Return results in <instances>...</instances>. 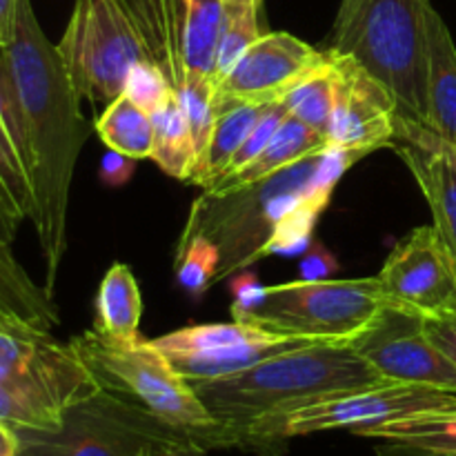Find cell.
Instances as JSON below:
<instances>
[{"label":"cell","instance_id":"4dcf8cb0","mask_svg":"<svg viewBox=\"0 0 456 456\" xmlns=\"http://www.w3.org/2000/svg\"><path fill=\"white\" fill-rule=\"evenodd\" d=\"M338 270V261L321 240L310 243L298 265V274L303 281H328Z\"/></svg>","mask_w":456,"mask_h":456},{"label":"cell","instance_id":"8fae6325","mask_svg":"<svg viewBox=\"0 0 456 456\" xmlns=\"http://www.w3.org/2000/svg\"><path fill=\"white\" fill-rule=\"evenodd\" d=\"M386 305L435 321L456 305V261L435 225L405 234L377 274Z\"/></svg>","mask_w":456,"mask_h":456},{"label":"cell","instance_id":"8d00e7d4","mask_svg":"<svg viewBox=\"0 0 456 456\" xmlns=\"http://www.w3.org/2000/svg\"><path fill=\"white\" fill-rule=\"evenodd\" d=\"M18 454V436L13 426L0 419V456H16Z\"/></svg>","mask_w":456,"mask_h":456},{"label":"cell","instance_id":"7c38bea8","mask_svg":"<svg viewBox=\"0 0 456 456\" xmlns=\"http://www.w3.org/2000/svg\"><path fill=\"white\" fill-rule=\"evenodd\" d=\"M347 346L386 381L456 392V363L428 338L419 316L386 305Z\"/></svg>","mask_w":456,"mask_h":456},{"label":"cell","instance_id":"277c9868","mask_svg":"<svg viewBox=\"0 0 456 456\" xmlns=\"http://www.w3.org/2000/svg\"><path fill=\"white\" fill-rule=\"evenodd\" d=\"M386 307L377 276L341 281H248L234 289L232 316L288 337L347 346Z\"/></svg>","mask_w":456,"mask_h":456},{"label":"cell","instance_id":"e0dca14e","mask_svg":"<svg viewBox=\"0 0 456 456\" xmlns=\"http://www.w3.org/2000/svg\"><path fill=\"white\" fill-rule=\"evenodd\" d=\"M328 147V138L321 136L314 129H310L307 125H303L301 120H297L294 116L288 114V118L281 123V127L276 129L274 136L270 138L265 150H263L248 167L232 174V176L221 178V181H216L214 185H209L208 190L203 191H209V194H227V191L239 190V187L261 183L265 181V178L276 176V174L294 167V165L303 163V160L321 156Z\"/></svg>","mask_w":456,"mask_h":456},{"label":"cell","instance_id":"3957f363","mask_svg":"<svg viewBox=\"0 0 456 456\" xmlns=\"http://www.w3.org/2000/svg\"><path fill=\"white\" fill-rule=\"evenodd\" d=\"M430 0H341L330 47L377 76L405 118L426 116V29Z\"/></svg>","mask_w":456,"mask_h":456},{"label":"cell","instance_id":"ba28073f","mask_svg":"<svg viewBox=\"0 0 456 456\" xmlns=\"http://www.w3.org/2000/svg\"><path fill=\"white\" fill-rule=\"evenodd\" d=\"M56 47L78 96L105 107L123 96L132 67L150 61L125 0H76Z\"/></svg>","mask_w":456,"mask_h":456},{"label":"cell","instance_id":"2e32d148","mask_svg":"<svg viewBox=\"0 0 456 456\" xmlns=\"http://www.w3.org/2000/svg\"><path fill=\"white\" fill-rule=\"evenodd\" d=\"M395 151L414 176L432 212V225L456 261V163L435 150L412 141H395Z\"/></svg>","mask_w":456,"mask_h":456},{"label":"cell","instance_id":"603a6c76","mask_svg":"<svg viewBox=\"0 0 456 456\" xmlns=\"http://www.w3.org/2000/svg\"><path fill=\"white\" fill-rule=\"evenodd\" d=\"M334 89H337V85H334V69L328 56L323 65H319L310 74L303 76L281 98V102H283L289 116H294L303 125L314 129L316 134L328 138V127L334 110Z\"/></svg>","mask_w":456,"mask_h":456},{"label":"cell","instance_id":"8992f818","mask_svg":"<svg viewBox=\"0 0 456 456\" xmlns=\"http://www.w3.org/2000/svg\"><path fill=\"white\" fill-rule=\"evenodd\" d=\"M69 343L105 390L134 401L160 421L196 436L205 448H234L230 435L208 412L191 383L150 341L118 346L92 328Z\"/></svg>","mask_w":456,"mask_h":456},{"label":"cell","instance_id":"d6a6232c","mask_svg":"<svg viewBox=\"0 0 456 456\" xmlns=\"http://www.w3.org/2000/svg\"><path fill=\"white\" fill-rule=\"evenodd\" d=\"M423 325H426L428 338L456 363V305L441 319L423 321Z\"/></svg>","mask_w":456,"mask_h":456},{"label":"cell","instance_id":"d590c367","mask_svg":"<svg viewBox=\"0 0 456 456\" xmlns=\"http://www.w3.org/2000/svg\"><path fill=\"white\" fill-rule=\"evenodd\" d=\"M377 456H456V452L426 450V448H417V445L392 444V441H386V445H381V448L377 450Z\"/></svg>","mask_w":456,"mask_h":456},{"label":"cell","instance_id":"ffe728a7","mask_svg":"<svg viewBox=\"0 0 456 456\" xmlns=\"http://www.w3.org/2000/svg\"><path fill=\"white\" fill-rule=\"evenodd\" d=\"M150 116L154 125V147H151L150 159L167 176L187 183L196 165V147L176 89H172L163 105Z\"/></svg>","mask_w":456,"mask_h":456},{"label":"cell","instance_id":"836d02e7","mask_svg":"<svg viewBox=\"0 0 456 456\" xmlns=\"http://www.w3.org/2000/svg\"><path fill=\"white\" fill-rule=\"evenodd\" d=\"M142 456H208V448L199 441H178L150 448Z\"/></svg>","mask_w":456,"mask_h":456},{"label":"cell","instance_id":"f35d334b","mask_svg":"<svg viewBox=\"0 0 456 456\" xmlns=\"http://www.w3.org/2000/svg\"><path fill=\"white\" fill-rule=\"evenodd\" d=\"M225 4H236V3H243V0H223Z\"/></svg>","mask_w":456,"mask_h":456},{"label":"cell","instance_id":"74e56055","mask_svg":"<svg viewBox=\"0 0 456 456\" xmlns=\"http://www.w3.org/2000/svg\"><path fill=\"white\" fill-rule=\"evenodd\" d=\"M0 328H7V330H31V328H25V325L18 323V321H13L12 316L4 314L3 310H0Z\"/></svg>","mask_w":456,"mask_h":456},{"label":"cell","instance_id":"7a4b0ae2","mask_svg":"<svg viewBox=\"0 0 456 456\" xmlns=\"http://www.w3.org/2000/svg\"><path fill=\"white\" fill-rule=\"evenodd\" d=\"M386 381L350 346H307L270 356L230 377L191 381L208 412L245 450V436L258 423L310 401Z\"/></svg>","mask_w":456,"mask_h":456},{"label":"cell","instance_id":"f1b7e54d","mask_svg":"<svg viewBox=\"0 0 456 456\" xmlns=\"http://www.w3.org/2000/svg\"><path fill=\"white\" fill-rule=\"evenodd\" d=\"M172 83H169L165 71L160 69L156 62L141 61L132 67V71H129L123 94L129 101L136 102L141 110L151 114V111L159 110V107L163 105L165 98L172 94Z\"/></svg>","mask_w":456,"mask_h":456},{"label":"cell","instance_id":"d6986e66","mask_svg":"<svg viewBox=\"0 0 456 456\" xmlns=\"http://www.w3.org/2000/svg\"><path fill=\"white\" fill-rule=\"evenodd\" d=\"M265 107L267 105H236L223 111L216 118V123H214L208 147H205V151L196 160L187 183L203 187V190L214 185L227 172L232 159L240 150V145L245 142L248 134L252 132V127L256 125L258 116H261Z\"/></svg>","mask_w":456,"mask_h":456},{"label":"cell","instance_id":"4fadbf2b","mask_svg":"<svg viewBox=\"0 0 456 456\" xmlns=\"http://www.w3.org/2000/svg\"><path fill=\"white\" fill-rule=\"evenodd\" d=\"M334 69V110L328 145L368 156L395 145L401 107L395 94L356 58L325 49Z\"/></svg>","mask_w":456,"mask_h":456},{"label":"cell","instance_id":"7402d4cb","mask_svg":"<svg viewBox=\"0 0 456 456\" xmlns=\"http://www.w3.org/2000/svg\"><path fill=\"white\" fill-rule=\"evenodd\" d=\"M96 132L107 150L120 151L134 160H145L151 156L154 147L151 116L129 101L125 94L105 107L101 118L96 120Z\"/></svg>","mask_w":456,"mask_h":456},{"label":"cell","instance_id":"5bb4252c","mask_svg":"<svg viewBox=\"0 0 456 456\" xmlns=\"http://www.w3.org/2000/svg\"><path fill=\"white\" fill-rule=\"evenodd\" d=\"M325 58L328 53L292 34H263L214 89V114L218 118L236 105L281 102L303 76L323 65Z\"/></svg>","mask_w":456,"mask_h":456},{"label":"cell","instance_id":"ac0fdd59","mask_svg":"<svg viewBox=\"0 0 456 456\" xmlns=\"http://www.w3.org/2000/svg\"><path fill=\"white\" fill-rule=\"evenodd\" d=\"M142 297L134 272L125 263H114L102 276L94 303V330L118 346L141 343Z\"/></svg>","mask_w":456,"mask_h":456},{"label":"cell","instance_id":"9c48e42d","mask_svg":"<svg viewBox=\"0 0 456 456\" xmlns=\"http://www.w3.org/2000/svg\"><path fill=\"white\" fill-rule=\"evenodd\" d=\"M150 343L163 352L174 370L190 383L230 377L270 356L298 347L325 346V343L288 337L240 321L190 325L159 338H150Z\"/></svg>","mask_w":456,"mask_h":456},{"label":"cell","instance_id":"cb8c5ba5","mask_svg":"<svg viewBox=\"0 0 456 456\" xmlns=\"http://www.w3.org/2000/svg\"><path fill=\"white\" fill-rule=\"evenodd\" d=\"M261 7L263 0H243V3L225 4V18H223V29L212 71L214 89L234 69L240 56L263 36L261 22H258Z\"/></svg>","mask_w":456,"mask_h":456},{"label":"cell","instance_id":"30bf717a","mask_svg":"<svg viewBox=\"0 0 456 456\" xmlns=\"http://www.w3.org/2000/svg\"><path fill=\"white\" fill-rule=\"evenodd\" d=\"M0 379L61 414L102 390L71 343L38 330L0 328Z\"/></svg>","mask_w":456,"mask_h":456},{"label":"cell","instance_id":"52a82bcc","mask_svg":"<svg viewBox=\"0 0 456 456\" xmlns=\"http://www.w3.org/2000/svg\"><path fill=\"white\" fill-rule=\"evenodd\" d=\"M13 430L16 456H142L156 445L199 441L105 387L67 408L56 428Z\"/></svg>","mask_w":456,"mask_h":456},{"label":"cell","instance_id":"5b68a950","mask_svg":"<svg viewBox=\"0 0 456 456\" xmlns=\"http://www.w3.org/2000/svg\"><path fill=\"white\" fill-rule=\"evenodd\" d=\"M321 156L227 194L203 191L191 203L183 234H203L216 245L221 252L216 283L261 261L265 243L281 218L303 199L316 190L334 194V190L323 187L316 178Z\"/></svg>","mask_w":456,"mask_h":456},{"label":"cell","instance_id":"f546056e","mask_svg":"<svg viewBox=\"0 0 456 456\" xmlns=\"http://www.w3.org/2000/svg\"><path fill=\"white\" fill-rule=\"evenodd\" d=\"M285 118H288V110H285L283 102H272V105H267L265 110L261 111V116H258V120H256V125L252 127V132L248 134L245 142L240 145V150L236 151V156L232 159L227 172L223 174L221 178L232 176V174H236V172H240L243 167H248V165L252 163V160L256 159L263 150H265V145L270 142V138L274 136V132L281 127V123H283ZM221 178H218V181H221Z\"/></svg>","mask_w":456,"mask_h":456},{"label":"cell","instance_id":"9a60e30c","mask_svg":"<svg viewBox=\"0 0 456 456\" xmlns=\"http://www.w3.org/2000/svg\"><path fill=\"white\" fill-rule=\"evenodd\" d=\"M423 125L456 147V45L444 16L432 9L426 29Z\"/></svg>","mask_w":456,"mask_h":456},{"label":"cell","instance_id":"4316f807","mask_svg":"<svg viewBox=\"0 0 456 456\" xmlns=\"http://www.w3.org/2000/svg\"><path fill=\"white\" fill-rule=\"evenodd\" d=\"M330 200H332V194H325V191L316 190L314 194L303 199L297 208L289 209V212L281 218L279 225H276L274 234H272L270 240L265 243L263 258L270 256V254L305 252L312 243V232H314L316 221H319L321 214L325 212Z\"/></svg>","mask_w":456,"mask_h":456},{"label":"cell","instance_id":"83f0119b","mask_svg":"<svg viewBox=\"0 0 456 456\" xmlns=\"http://www.w3.org/2000/svg\"><path fill=\"white\" fill-rule=\"evenodd\" d=\"M0 419L9 426L27 428H56L62 414L47 408L40 401L31 399L29 395L13 387L12 383L0 379Z\"/></svg>","mask_w":456,"mask_h":456},{"label":"cell","instance_id":"44dd1931","mask_svg":"<svg viewBox=\"0 0 456 456\" xmlns=\"http://www.w3.org/2000/svg\"><path fill=\"white\" fill-rule=\"evenodd\" d=\"M356 436L456 452V403L381 423V426L359 432Z\"/></svg>","mask_w":456,"mask_h":456},{"label":"cell","instance_id":"e575fe53","mask_svg":"<svg viewBox=\"0 0 456 456\" xmlns=\"http://www.w3.org/2000/svg\"><path fill=\"white\" fill-rule=\"evenodd\" d=\"M18 0H0V49L9 47L16 25Z\"/></svg>","mask_w":456,"mask_h":456},{"label":"cell","instance_id":"6da1fadb","mask_svg":"<svg viewBox=\"0 0 456 456\" xmlns=\"http://www.w3.org/2000/svg\"><path fill=\"white\" fill-rule=\"evenodd\" d=\"M7 52L22 120V165L34 194V223L45 258V289L53 297L67 252V209L74 169L89 136L78 92L56 45L49 43L31 0H18Z\"/></svg>","mask_w":456,"mask_h":456},{"label":"cell","instance_id":"484cf974","mask_svg":"<svg viewBox=\"0 0 456 456\" xmlns=\"http://www.w3.org/2000/svg\"><path fill=\"white\" fill-rule=\"evenodd\" d=\"M221 252L203 234H183L176 248V279L194 298L203 297L218 279Z\"/></svg>","mask_w":456,"mask_h":456},{"label":"cell","instance_id":"1f68e13d","mask_svg":"<svg viewBox=\"0 0 456 456\" xmlns=\"http://www.w3.org/2000/svg\"><path fill=\"white\" fill-rule=\"evenodd\" d=\"M134 172H136V160L114 150L105 151V156L101 159V167H98L101 183L111 187V190H114V187L127 185V183L132 181Z\"/></svg>","mask_w":456,"mask_h":456},{"label":"cell","instance_id":"d4e9b609","mask_svg":"<svg viewBox=\"0 0 456 456\" xmlns=\"http://www.w3.org/2000/svg\"><path fill=\"white\" fill-rule=\"evenodd\" d=\"M0 203L16 223L31 218L34 194L18 147L0 110Z\"/></svg>","mask_w":456,"mask_h":456}]
</instances>
